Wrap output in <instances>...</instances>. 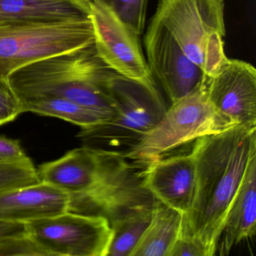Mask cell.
Masks as SVG:
<instances>
[{
	"mask_svg": "<svg viewBox=\"0 0 256 256\" xmlns=\"http://www.w3.org/2000/svg\"><path fill=\"white\" fill-rule=\"evenodd\" d=\"M196 196L182 218L181 236L198 241L208 256L217 250L228 212L252 157L256 154V126H236L194 140Z\"/></svg>",
	"mask_w": 256,
	"mask_h": 256,
	"instance_id": "cell-1",
	"label": "cell"
},
{
	"mask_svg": "<svg viewBox=\"0 0 256 256\" xmlns=\"http://www.w3.org/2000/svg\"><path fill=\"white\" fill-rule=\"evenodd\" d=\"M110 70L94 44L29 64L13 72L8 80L18 97L64 98L112 120L116 112L101 86Z\"/></svg>",
	"mask_w": 256,
	"mask_h": 256,
	"instance_id": "cell-2",
	"label": "cell"
},
{
	"mask_svg": "<svg viewBox=\"0 0 256 256\" xmlns=\"http://www.w3.org/2000/svg\"><path fill=\"white\" fill-rule=\"evenodd\" d=\"M101 86L110 98L116 115L78 137L86 146L126 154L157 125L168 108L158 88L145 86L110 71Z\"/></svg>",
	"mask_w": 256,
	"mask_h": 256,
	"instance_id": "cell-3",
	"label": "cell"
},
{
	"mask_svg": "<svg viewBox=\"0 0 256 256\" xmlns=\"http://www.w3.org/2000/svg\"><path fill=\"white\" fill-rule=\"evenodd\" d=\"M154 18L208 78L227 60L224 0H158Z\"/></svg>",
	"mask_w": 256,
	"mask_h": 256,
	"instance_id": "cell-4",
	"label": "cell"
},
{
	"mask_svg": "<svg viewBox=\"0 0 256 256\" xmlns=\"http://www.w3.org/2000/svg\"><path fill=\"white\" fill-rule=\"evenodd\" d=\"M94 44L91 19L0 23V78L37 61Z\"/></svg>",
	"mask_w": 256,
	"mask_h": 256,
	"instance_id": "cell-5",
	"label": "cell"
},
{
	"mask_svg": "<svg viewBox=\"0 0 256 256\" xmlns=\"http://www.w3.org/2000/svg\"><path fill=\"white\" fill-rule=\"evenodd\" d=\"M206 85L172 103L157 125L124 154L126 158L148 163L200 138L236 126L212 107Z\"/></svg>",
	"mask_w": 256,
	"mask_h": 256,
	"instance_id": "cell-6",
	"label": "cell"
},
{
	"mask_svg": "<svg viewBox=\"0 0 256 256\" xmlns=\"http://www.w3.org/2000/svg\"><path fill=\"white\" fill-rule=\"evenodd\" d=\"M26 230L48 256H107L113 235L106 217L72 211L26 223Z\"/></svg>",
	"mask_w": 256,
	"mask_h": 256,
	"instance_id": "cell-7",
	"label": "cell"
},
{
	"mask_svg": "<svg viewBox=\"0 0 256 256\" xmlns=\"http://www.w3.org/2000/svg\"><path fill=\"white\" fill-rule=\"evenodd\" d=\"M90 19L97 54L124 77L157 88L138 35L104 0H90Z\"/></svg>",
	"mask_w": 256,
	"mask_h": 256,
	"instance_id": "cell-8",
	"label": "cell"
},
{
	"mask_svg": "<svg viewBox=\"0 0 256 256\" xmlns=\"http://www.w3.org/2000/svg\"><path fill=\"white\" fill-rule=\"evenodd\" d=\"M144 42L151 74L161 84L172 103L208 84L209 78L203 71L188 59L166 26L154 17Z\"/></svg>",
	"mask_w": 256,
	"mask_h": 256,
	"instance_id": "cell-9",
	"label": "cell"
},
{
	"mask_svg": "<svg viewBox=\"0 0 256 256\" xmlns=\"http://www.w3.org/2000/svg\"><path fill=\"white\" fill-rule=\"evenodd\" d=\"M217 112L236 126H256V70L246 61L229 59L206 85Z\"/></svg>",
	"mask_w": 256,
	"mask_h": 256,
	"instance_id": "cell-10",
	"label": "cell"
},
{
	"mask_svg": "<svg viewBox=\"0 0 256 256\" xmlns=\"http://www.w3.org/2000/svg\"><path fill=\"white\" fill-rule=\"evenodd\" d=\"M139 172L142 185L162 203L186 215L196 196L197 170L192 152L146 163Z\"/></svg>",
	"mask_w": 256,
	"mask_h": 256,
	"instance_id": "cell-11",
	"label": "cell"
},
{
	"mask_svg": "<svg viewBox=\"0 0 256 256\" xmlns=\"http://www.w3.org/2000/svg\"><path fill=\"white\" fill-rule=\"evenodd\" d=\"M71 196L40 182L0 192V220L26 223L60 215L70 210Z\"/></svg>",
	"mask_w": 256,
	"mask_h": 256,
	"instance_id": "cell-12",
	"label": "cell"
},
{
	"mask_svg": "<svg viewBox=\"0 0 256 256\" xmlns=\"http://www.w3.org/2000/svg\"><path fill=\"white\" fill-rule=\"evenodd\" d=\"M256 154L252 157L239 190L228 212L217 250L222 256L256 234Z\"/></svg>",
	"mask_w": 256,
	"mask_h": 256,
	"instance_id": "cell-13",
	"label": "cell"
},
{
	"mask_svg": "<svg viewBox=\"0 0 256 256\" xmlns=\"http://www.w3.org/2000/svg\"><path fill=\"white\" fill-rule=\"evenodd\" d=\"M90 18V0H0V23Z\"/></svg>",
	"mask_w": 256,
	"mask_h": 256,
	"instance_id": "cell-14",
	"label": "cell"
},
{
	"mask_svg": "<svg viewBox=\"0 0 256 256\" xmlns=\"http://www.w3.org/2000/svg\"><path fill=\"white\" fill-rule=\"evenodd\" d=\"M184 214L154 198L151 220L131 256H168L180 234Z\"/></svg>",
	"mask_w": 256,
	"mask_h": 256,
	"instance_id": "cell-15",
	"label": "cell"
},
{
	"mask_svg": "<svg viewBox=\"0 0 256 256\" xmlns=\"http://www.w3.org/2000/svg\"><path fill=\"white\" fill-rule=\"evenodd\" d=\"M22 110L42 116H52L78 126L82 130L92 128L110 120L108 118L77 103L52 96L18 97Z\"/></svg>",
	"mask_w": 256,
	"mask_h": 256,
	"instance_id": "cell-16",
	"label": "cell"
},
{
	"mask_svg": "<svg viewBox=\"0 0 256 256\" xmlns=\"http://www.w3.org/2000/svg\"><path fill=\"white\" fill-rule=\"evenodd\" d=\"M152 204L134 208L110 222L113 235L107 256H131L150 222Z\"/></svg>",
	"mask_w": 256,
	"mask_h": 256,
	"instance_id": "cell-17",
	"label": "cell"
},
{
	"mask_svg": "<svg viewBox=\"0 0 256 256\" xmlns=\"http://www.w3.org/2000/svg\"><path fill=\"white\" fill-rule=\"evenodd\" d=\"M40 182L32 160L0 162V192Z\"/></svg>",
	"mask_w": 256,
	"mask_h": 256,
	"instance_id": "cell-18",
	"label": "cell"
},
{
	"mask_svg": "<svg viewBox=\"0 0 256 256\" xmlns=\"http://www.w3.org/2000/svg\"><path fill=\"white\" fill-rule=\"evenodd\" d=\"M138 35L144 31L148 0H104Z\"/></svg>",
	"mask_w": 256,
	"mask_h": 256,
	"instance_id": "cell-19",
	"label": "cell"
},
{
	"mask_svg": "<svg viewBox=\"0 0 256 256\" xmlns=\"http://www.w3.org/2000/svg\"><path fill=\"white\" fill-rule=\"evenodd\" d=\"M48 256L28 234L10 236L0 242V256Z\"/></svg>",
	"mask_w": 256,
	"mask_h": 256,
	"instance_id": "cell-20",
	"label": "cell"
},
{
	"mask_svg": "<svg viewBox=\"0 0 256 256\" xmlns=\"http://www.w3.org/2000/svg\"><path fill=\"white\" fill-rule=\"evenodd\" d=\"M22 114V102L8 78H0V126L12 122Z\"/></svg>",
	"mask_w": 256,
	"mask_h": 256,
	"instance_id": "cell-21",
	"label": "cell"
},
{
	"mask_svg": "<svg viewBox=\"0 0 256 256\" xmlns=\"http://www.w3.org/2000/svg\"><path fill=\"white\" fill-rule=\"evenodd\" d=\"M30 160L18 140L0 136V162H17Z\"/></svg>",
	"mask_w": 256,
	"mask_h": 256,
	"instance_id": "cell-22",
	"label": "cell"
},
{
	"mask_svg": "<svg viewBox=\"0 0 256 256\" xmlns=\"http://www.w3.org/2000/svg\"><path fill=\"white\" fill-rule=\"evenodd\" d=\"M208 256L206 248L196 240L179 235L168 256Z\"/></svg>",
	"mask_w": 256,
	"mask_h": 256,
	"instance_id": "cell-23",
	"label": "cell"
},
{
	"mask_svg": "<svg viewBox=\"0 0 256 256\" xmlns=\"http://www.w3.org/2000/svg\"><path fill=\"white\" fill-rule=\"evenodd\" d=\"M25 233L26 230L24 223L11 222L0 220V242L10 236Z\"/></svg>",
	"mask_w": 256,
	"mask_h": 256,
	"instance_id": "cell-24",
	"label": "cell"
}]
</instances>
